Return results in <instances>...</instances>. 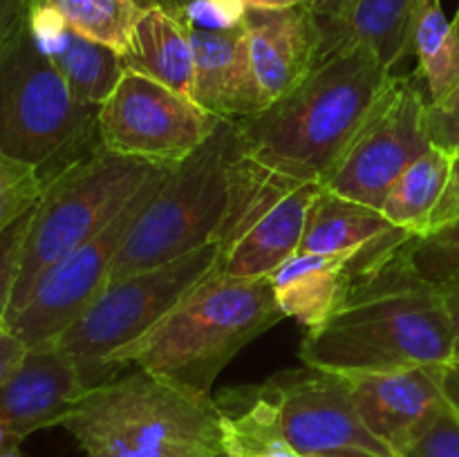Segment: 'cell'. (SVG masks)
Returning <instances> with one entry per match:
<instances>
[{
	"label": "cell",
	"instance_id": "6da1fadb",
	"mask_svg": "<svg viewBox=\"0 0 459 457\" xmlns=\"http://www.w3.org/2000/svg\"><path fill=\"white\" fill-rule=\"evenodd\" d=\"M406 245L379 267L348 272L343 298L300 343L305 366L357 376L453 361L446 300L412 272Z\"/></svg>",
	"mask_w": 459,
	"mask_h": 457
},
{
	"label": "cell",
	"instance_id": "7a4b0ae2",
	"mask_svg": "<svg viewBox=\"0 0 459 457\" xmlns=\"http://www.w3.org/2000/svg\"><path fill=\"white\" fill-rule=\"evenodd\" d=\"M393 76L363 45L339 49L290 94L236 119L240 148L278 173L323 184Z\"/></svg>",
	"mask_w": 459,
	"mask_h": 457
},
{
	"label": "cell",
	"instance_id": "3957f363",
	"mask_svg": "<svg viewBox=\"0 0 459 457\" xmlns=\"http://www.w3.org/2000/svg\"><path fill=\"white\" fill-rule=\"evenodd\" d=\"M281 312L269 278H231L215 269L193 287L160 323L108 361L211 397L215 379L245 345L276 325Z\"/></svg>",
	"mask_w": 459,
	"mask_h": 457
},
{
	"label": "cell",
	"instance_id": "277c9868",
	"mask_svg": "<svg viewBox=\"0 0 459 457\" xmlns=\"http://www.w3.org/2000/svg\"><path fill=\"white\" fill-rule=\"evenodd\" d=\"M83 457H220L213 397L137 370L90 388L61 419Z\"/></svg>",
	"mask_w": 459,
	"mask_h": 457
},
{
	"label": "cell",
	"instance_id": "5b68a950",
	"mask_svg": "<svg viewBox=\"0 0 459 457\" xmlns=\"http://www.w3.org/2000/svg\"><path fill=\"white\" fill-rule=\"evenodd\" d=\"M99 108L76 99L30 21L0 49V151L48 182L99 143Z\"/></svg>",
	"mask_w": 459,
	"mask_h": 457
},
{
	"label": "cell",
	"instance_id": "8992f818",
	"mask_svg": "<svg viewBox=\"0 0 459 457\" xmlns=\"http://www.w3.org/2000/svg\"><path fill=\"white\" fill-rule=\"evenodd\" d=\"M164 166L173 164H152L97 146L49 177L31 215L4 321L25 305L27 296L49 267L103 231Z\"/></svg>",
	"mask_w": 459,
	"mask_h": 457
},
{
	"label": "cell",
	"instance_id": "52a82bcc",
	"mask_svg": "<svg viewBox=\"0 0 459 457\" xmlns=\"http://www.w3.org/2000/svg\"><path fill=\"white\" fill-rule=\"evenodd\" d=\"M236 151V119H220L215 133L173 166L130 227L108 285L213 242L227 209L229 166Z\"/></svg>",
	"mask_w": 459,
	"mask_h": 457
},
{
	"label": "cell",
	"instance_id": "ba28073f",
	"mask_svg": "<svg viewBox=\"0 0 459 457\" xmlns=\"http://www.w3.org/2000/svg\"><path fill=\"white\" fill-rule=\"evenodd\" d=\"M215 269L220 249L209 242L182 258L112 282L52 343L76 363L88 390L97 388L115 379L108 367L112 354L146 334Z\"/></svg>",
	"mask_w": 459,
	"mask_h": 457
},
{
	"label": "cell",
	"instance_id": "9c48e42d",
	"mask_svg": "<svg viewBox=\"0 0 459 457\" xmlns=\"http://www.w3.org/2000/svg\"><path fill=\"white\" fill-rule=\"evenodd\" d=\"M173 166L157 170L128 206L108 227H103V231L63 255L39 278L25 305L4 321V327L13 336H18L27 348L52 343L94 303V298L108 287L112 264L130 227L137 222L151 197L160 191Z\"/></svg>",
	"mask_w": 459,
	"mask_h": 457
},
{
	"label": "cell",
	"instance_id": "30bf717a",
	"mask_svg": "<svg viewBox=\"0 0 459 457\" xmlns=\"http://www.w3.org/2000/svg\"><path fill=\"white\" fill-rule=\"evenodd\" d=\"M220 119L195 99L126 70L115 92L99 108V143L152 164H179L215 133Z\"/></svg>",
	"mask_w": 459,
	"mask_h": 457
},
{
	"label": "cell",
	"instance_id": "8fae6325",
	"mask_svg": "<svg viewBox=\"0 0 459 457\" xmlns=\"http://www.w3.org/2000/svg\"><path fill=\"white\" fill-rule=\"evenodd\" d=\"M426 103L417 74L393 76L321 186L381 211L385 195L403 170L433 146L426 133Z\"/></svg>",
	"mask_w": 459,
	"mask_h": 457
},
{
	"label": "cell",
	"instance_id": "7c38bea8",
	"mask_svg": "<svg viewBox=\"0 0 459 457\" xmlns=\"http://www.w3.org/2000/svg\"><path fill=\"white\" fill-rule=\"evenodd\" d=\"M287 442L305 457H399L368 430L352 381L336 372L287 370L260 384Z\"/></svg>",
	"mask_w": 459,
	"mask_h": 457
},
{
	"label": "cell",
	"instance_id": "4fadbf2b",
	"mask_svg": "<svg viewBox=\"0 0 459 457\" xmlns=\"http://www.w3.org/2000/svg\"><path fill=\"white\" fill-rule=\"evenodd\" d=\"M439 370L411 367L350 376L363 424L397 455H402L448 406Z\"/></svg>",
	"mask_w": 459,
	"mask_h": 457
},
{
	"label": "cell",
	"instance_id": "5bb4252c",
	"mask_svg": "<svg viewBox=\"0 0 459 457\" xmlns=\"http://www.w3.org/2000/svg\"><path fill=\"white\" fill-rule=\"evenodd\" d=\"M249 54L264 101L299 88L323 61V31L307 4L291 9H249L245 16Z\"/></svg>",
	"mask_w": 459,
	"mask_h": 457
},
{
	"label": "cell",
	"instance_id": "9a60e30c",
	"mask_svg": "<svg viewBox=\"0 0 459 457\" xmlns=\"http://www.w3.org/2000/svg\"><path fill=\"white\" fill-rule=\"evenodd\" d=\"M85 392L88 385L65 352L54 343L30 348L0 388V419L21 444L36 430L61 424Z\"/></svg>",
	"mask_w": 459,
	"mask_h": 457
},
{
	"label": "cell",
	"instance_id": "2e32d148",
	"mask_svg": "<svg viewBox=\"0 0 459 457\" xmlns=\"http://www.w3.org/2000/svg\"><path fill=\"white\" fill-rule=\"evenodd\" d=\"M188 34L195 58L193 99L204 110L222 119H245L269 108L251 65L245 21L224 30L188 21Z\"/></svg>",
	"mask_w": 459,
	"mask_h": 457
},
{
	"label": "cell",
	"instance_id": "e0dca14e",
	"mask_svg": "<svg viewBox=\"0 0 459 457\" xmlns=\"http://www.w3.org/2000/svg\"><path fill=\"white\" fill-rule=\"evenodd\" d=\"M321 184L305 182L258 220L227 254L220 272L231 278H269L282 263L299 254L309 206Z\"/></svg>",
	"mask_w": 459,
	"mask_h": 457
},
{
	"label": "cell",
	"instance_id": "ac0fdd59",
	"mask_svg": "<svg viewBox=\"0 0 459 457\" xmlns=\"http://www.w3.org/2000/svg\"><path fill=\"white\" fill-rule=\"evenodd\" d=\"M124 65L193 99L195 58L186 12L164 4L146 9L134 27L130 49L124 54Z\"/></svg>",
	"mask_w": 459,
	"mask_h": 457
},
{
	"label": "cell",
	"instance_id": "d6986e66",
	"mask_svg": "<svg viewBox=\"0 0 459 457\" xmlns=\"http://www.w3.org/2000/svg\"><path fill=\"white\" fill-rule=\"evenodd\" d=\"M352 255L296 254L269 276L273 296L285 316L307 330L325 321L345 294L348 263Z\"/></svg>",
	"mask_w": 459,
	"mask_h": 457
},
{
	"label": "cell",
	"instance_id": "ffe728a7",
	"mask_svg": "<svg viewBox=\"0 0 459 457\" xmlns=\"http://www.w3.org/2000/svg\"><path fill=\"white\" fill-rule=\"evenodd\" d=\"M394 231L397 227H393L379 209L348 200L321 186L309 206L299 251L300 254L354 255Z\"/></svg>",
	"mask_w": 459,
	"mask_h": 457
},
{
	"label": "cell",
	"instance_id": "44dd1931",
	"mask_svg": "<svg viewBox=\"0 0 459 457\" xmlns=\"http://www.w3.org/2000/svg\"><path fill=\"white\" fill-rule=\"evenodd\" d=\"M421 0H359L348 22L323 30V61L352 45L370 49L388 70L411 54L412 22ZM321 25V22H318Z\"/></svg>",
	"mask_w": 459,
	"mask_h": 457
},
{
	"label": "cell",
	"instance_id": "7402d4cb",
	"mask_svg": "<svg viewBox=\"0 0 459 457\" xmlns=\"http://www.w3.org/2000/svg\"><path fill=\"white\" fill-rule=\"evenodd\" d=\"M300 184L305 182L278 173L255 157L247 155L238 142V151L229 166L227 209L213 237V245L220 249V258Z\"/></svg>",
	"mask_w": 459,
	"mask_h": 457
},
{
	"label": "cell",
	"instance_id": "603a6c76",
	"mask_svg": "<svg viewBox=\"0 0 459 457\" xmlns=\"http://www.w3.org/2000/svg\"><path fill=\"white\" fill-rule=\"evenodd\" d=\"M215 406L224 457H305L285 439L276 408L260 385L220 394Z\"/></svg>",
	"mask_w": 459,
	"mask_h": 457
},
{
	"label": "cell",
	"instance_id": "cb8c5ba5",
	"mask_svg": "<svg viewBox=\"0 0 459 457\" xmlns=\"http://www.w3.org/2000/svg\"><path fill=\"white\" fill-rule=\"evenodd\" d=\"M49 54L67 85L85 106L101 108L124 76V56L108 45L76 34L65 27L49 43L40 45Z\"/></svg>",
	"mask_w": 459,
	"mask_h": 457
},
{
	"label": "cell",
	"instance_id": "d4e9b609",
	"mask_svg": "<svg viewBox=\"0 0 459 457\" xmlns=\"http://www.w3.org/2000/svg\"><path fill=\"white\" fill-rule=\"evenodd\" d=\"M453 152L430 146L417 161H412L402 177L385 195L381 213L393 227L403 228L412 236H426L430 215L446 188L451 175Z\"/></svg>",
	"mask_w": 459,
	"mask_h": 457
},
{
	"label": "cell",
	"instance_id": "484cf974",
	"mask_svg": "<svg viewBox=\"0 0 459 457\" xmlns=\"http://www.w3.org/2000/svg\"><path fill=\"white\" fill-rule=\"evenodd\" d=\"M411 52L417 54L421 88L426 101L433 103L459 83V54L453 34V21L442 9V0H421L412 22Z\"/></svg>",
	"mask_w": 459,
	"mask_h": 457
},
{
	"label": "cell",
	"instance_id": "4316f807",
	"mask_svg": "<svg viewBox=\"0 0 459 457\" xmlns=\"http://www.w3.org/2000/svg\"><path fill=\"white\" fill-rule=\"evenodd\" d=\"M39 3V0H36ZM56 9L76 34L117 49L124 56L130 49L139 18L151 9L152 0H40Z\"/></svg>",
	"mask_w": 459,
	"mask_h": 457
},
{
	"label": "cell",
	"instance_id": "83f0119b",
	"mask_svg": "<svg viewBox=\"0 0 459 457\" xmlns=\"http://www.w3.org/2000/svg\"><path fill=\"white\" fill-rule=\"evenodd\" d=\"M406 258L412 272L435 287L459 278V218L437 231L411 237Z\"/></svg>",
	"mask_w": 459,
	"mask_h": 457
},
{
	"label": "cell",
	"instance_id": "f1b7e54d",
	"mask_svg": "<svg viewBox=\"0 0 459 457\" xmlns=\"http://www.w3.org/2000/svg\"><path fill=\"white\" fill-rule=\"evenodd\" d=\"M43 188L36 166L0 151V233L39 204Z\"/></svg>",
	"mask_w": 459,
	"mask_h": 457
},
{
	"label": "cell",
	"instance_id": "f546056e",
	"mask_svg": "<svg viewBox=\"0 0 459 457\" xmlns=\"http://www.w3.org/2000/svg\"><path fill=\"white\" fill-rule=\"evenodd\" d=\"M34 209L27 211L21 220H16L12 227L0 233V327L4 325V316H7L9 305H12L13 287H16L18 269H21L22 246H25Z\"/></svg>",
	"mask_w": 459,
	"mask_h": 457
},
{
	"label": "cell",
	"instance_id": "4dcf8cb0",
	"mask_svg": "<svg viewBox=\"0 0 459 457\" xmlns=\"http://www.w3.org/2000/svg\"><path fill=\"white\" fill-rule=\"evenodd\" d=\"M399 457H459V417L451 406Z\"/></svg>",
	"mask_w": 459,
	"mask_h": 457
},
{
	"label": "cell",
	"instance_id": "1f68e13d",
	"mask_svg": "<svg viewBox=\"0 0 459 457\" xmlns=\"http://www.w3.org/2000/svg\"><path fill=\"white\" fill-rule=\"evenodd\" d=\"M426 133L433 146L453 155L459 151V83L437 101L426 103Z\"/></svg>",
	"mask_w": 459,
	"mask_h": 457
},
{
	"label": "cell",
	"instance_id": "d6a6232c",
	"mask_svg": "<svg viewBox=\"0 0 459 457\" xmlns=\"http://www.w3.org/2000/svg\"><path fill=\"white\" fill-rule=\"evenodd\" d=\"M186 12L188 13L204 12V16L188 18V21L200 22L202 18H209V21L213 22L211 30H224V27L240 25V22L245 21L249 7H247L245 0H197V3H193Z\"/></svg>",
	"mask_w": 459,
	"mask_h": 457
},
{
	"label": "cell",
	"instance_id": "836d02e7",
	"mask_svg": "<svg viewBox=\"0 0 459 457\" xmlns=\"http://www.w3.org/2000/svg\"><path fill=\"white\" fill-rule=\"evenodd\" d=\"M459 218V152L453 155L451 164V175H448L446 188H444L442 197H439L437 206H435L433 215H430V231H437L444 224L453 222V220Z\"/></svg>",
	"mask_w": 459,
	"mask_h": 457
},
{
	"label": "cell",
	"instance_id": "e575fe53",
	"mask_svg": "<svg viewBox=\"0 0 459 457\" xmlns=\"http://www.w3.org/2000/svg\"><path fill=\"white\" fill-rule=\"evenodd\" d=\"M36 0H0V49L30 21Z\"/></svg>",
	"mask_w": 459,
	"mask_h": 457
},
{
	"label": "cell",
	"instance_id": "d590c367",
	"mask_svg": "<svg viewBox=\"0 0 459 457\" xmlns=\"http://www.w3.org/2000/svg\"><path fill=\"white\" fill-rule=\"evenodd\" d=\"M359 0H309L307 7L318 18L323 30H336L348 22Z\"/></svg>",
	"mask_w": 459,
	"mask_h": 457
},
{
	"label": "cell",
	"instance_id": "8d00e7d4",
	"mask_svg": "<svg viewBox=\"0 0 459 457\" xmlns=\"http://www.w3.org/2000/svg\"><path fill=\"white\" fill-rule=\"evenodd\" d=\"M27 349L30 348H27L18 336H13L4 325L0 327V388H3L4 381L13 375V370H16L18 363L22 361Z\"/></svg>",
	"mask_w": 459,
	"mask_h": 457
},
{
	"label": "cell",
	"instance_id": "74e56055",
	"mask_svg": "<svg viewBox=\"0 0 459 457\" xmlns=\"http://www.w3.org/2000/svg\"><path fill=\"white\" fill-rule=\"evenodd\" d=\"M453 323V361H459V278L439 287Z\"/></svg>",
	"mask_w": 459,
	"mask_h": 457
},
{
	"label": "cell",
	"instance_id": "f35d334b",
	"mask_svg": "<svg viewBox=\"0 0 459 457\" xmlns=\"http://www.w3.org/2000/svg\"><path fill=\"white\" fill-rule=\"evenodd\" d=\"M439 379H442L444 397H446L448 406L457 412L459 417V361H451L439 370Z\"/></svg>",
	"mask_w": 459,
	"mask_h": 457
},
{
	"label": "cell",
	"instance_id": "ab89813d",
	"mask_svg": "<svg viewBox=\"0 0 459 457\" xmlns=\"http://www.w3.org/2000/svg\"><path fill=\"white\" fill-rule=\"evenodd\" d=\"M249 9H263V12H273V9H291L299 4H309V0H245Z\"/></svg>",
	"mask_w": 459,
	"mask_h": 457
},
{
	"label": "cell",
	"instance_id": "60d3db41",
	"mask_svg": "<svg viewBox=\"0 0 459 457\" xmlns=\"http://www.w3.org/2000/svg\"><path fill=\"white\" fill-rule=\"evenodd\" d=\"M16 446H18L16 437L12 435L9 426L0 419V455H3V453H7L9 448H16Z\"/></svg>",
	"mask_w": 459,
	"mask_h": 457
},
{
	"label": "cell",
	"instance_id": "b9f144b4",
	"mask_svg": "<svg viewBox=\"0 0 459 457\" xmlns=\"http://www.w3.org/2000/svg\"><path fill=\"white\" fill-rule=\"evenodd\" d=\"M152 3L164 4V7H170V9H182V12H186V9L191 7L193 3H197V0H152Z\"/></svg>",
	"mask_w": 459,
	"mask_h": 457
},
{
	"label": "cell",
	"instance_id": "7bdbcfd3",
	"mask_svg": "<svg viewBox=\"0 0 459 457\" xmlns=\"http://www.w3.org/2000/svg\"><path fill=\"white\" fill-rule=\"evenodd\" d=\"M453 34H455V45H457V54H459V9L455 13V21H453Z\"/></svg>",
	"mask_w": 459,
	"mask_h": 457
},
{
	"label": "cell",
	"instance_id": "ee69618b",
	"mask_svg": "<svg viewBox=\"0 0 459 457\" xmlns=\"http://www.w3.org/2000/svg\"><path fill=\"white\" fill-rule=\"evenodd\" d=\"M0 457H21V455H18V446L16 448H9V451L3 453V455H0Z\"/></svg>",
	"mask_w": 459,
	"mask_h": 457
},
{
	"label": "cell",
	"instance_id": "f6af8a7d",
	"mask_svg": "<svg viewBox=\"0 0 459 457\" xmlns=\"http://www.w3.org/2000/svg\"><path fill=\"white\" fill-rule=\"evenodd\" d=\"M220 457H224V455H222V453H220Z\"/></svg>",
	"mask_w": 459,
	"mask_h": 457
},
{
	"label": "cell",
	"instance_id": "bcb514c9",
	"mask_svg": "<svg viewBox=\"0 0 459 457\" xmlns=\"http://www.w3.org/2000/svg\"><path fill=\"white\" fill-rule=\"evenodd\" d=\"M457 152H459V151H457ZM457 152H455V155H457Z\"/></svg>",
	"mask_w": 459,
	"mask_h": 457
}]
</instances>
